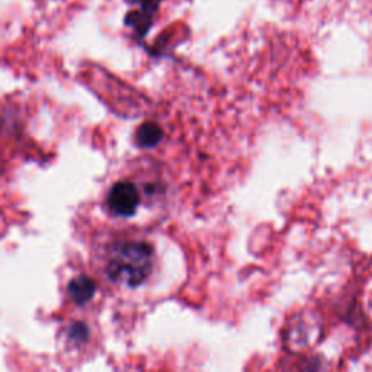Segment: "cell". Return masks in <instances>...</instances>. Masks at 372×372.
<instances>
[{
    "instance_id": "obj_1",
    "label": "cell",
    "mask_w": 372,
    "mask_h": 372,
    "mask_svg": "<svg viewBox=\"0 0 372 372\" xmlns=\"http://www.w3.org/2000/svg\"><path fill=\"white\" fill-rule=\"evenodd\" d=\"M153 269V248L145 241H118L106 256V274L118 283L138 287Z\"/></svg>"
},
{
    "instance_id": "obj_2",
    "label": "cell",
    "mask_w": 372,
    "mask_h": 372,
    "mask_svg": "<svg viewBox=\"0 0 372 372\" xmlns=\"http://www.w3.org/2000/svg\"><path fill=\"white\" fill-rule=\"evenodd\" d=\"M106 203L115 216L130 217L137 211L140 204V194L134 183L121 180L111 188Z\"/></svg>"
},
{
    "instance_id": "obj_3",
    "label": "cell",
    "mask_w": 372,
    "mask_h": 372,
    "mask_svg": "<svg viewBox=\"0 0 372 372\" xmlns=\"http://www.w3.org/2000/svg\"><path fill=\"white\" fill-rule=\"evenodd\" d=\"M95 290H96L95 282L86 275H80L76 277L75 279H71L67 287L68 297L76 306L88 304L95 295Z\"/></svg>"
},
{
    "instance_id": "obj_5",
    "label": "cell",
    "mask_w": 372,
    "mask_h": 372,
    "mask_svg": "<svg viewBox=\"0 0 372 372\" xmlns=\"http://www.w3.org/2000/svg\"><path fill=\"white\" fill-rule=\"evenodd\" d=\"M163 138V130L159 124L145 122L141 124L136 131L137 145L142 149H150L159 145Z\"/></svg>"
},
{
    "instance_id": "obj_4",
    "label": "cell",
    "mask_w": 372,
    "mask_h": 372,
    "mask_svg": "<svg viewBox=\"0 0 372 372\" xmlns=\"http://www.w3.org/2000/svg\"><path fill=\"white\" fill-rule=\"evenodd\" d=\"M160 0H138V9L128 15V24L140 34H145L150 26L153 13L159 6Z\"/></svg>"
}]
</instances>
